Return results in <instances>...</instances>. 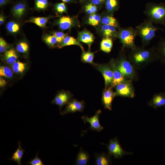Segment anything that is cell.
<instances>
[{"instance_id":"cell-33","label":"cell","mask_w":165,"mask_h":165,"mask_svg":"<svg viewBox=\"0 0 165 165\" xmlns=\"http://www.w3.org/2000/svg\"><path fill=\"white\" fill-rule=\"evenodd\" d=\"M48 0H35V7L38 10H45L49 6Z\"/></svg>"},{"instance_id":"cell-36","label":"cell","mask_w":165,"mask_h":165,"mask_svg":"<svg viewBox=\"0 0 165 165\" xmlns=\"http://www.w3.org/2000/svg\"><path fill=\"white\" fill-rule=\"evenodd\" d=\"M28 49L29 46L28 44L24 41L19 42L16 46L17 50L21 53H27L28 50Z\"/></svg>"},{"instance_id":"cell-14","label":"cell","mask_w":165,"mask_h":165,"mask_svg":"<svg viewBox=\"0 0 165 165\" xmlns=\"http://www.w3.org/2000/svg\"><path fill=\"white\" fill-rule=\"evenodd\" d=\"M27 9L26 3L23 1L19 2L13 6L12 9L11 13L14 17L17 19H20L24 16Z\"/></svg>"},{"instance_id":"cell-45","label":"cell","mask_w":165,"mask_h":165,"mask_svg":"<svg viewBox=\"0 0 165 165\" xmlns=\"http://www.w3.org/2000/svg\"><path fill=\"white\" fill-rule=\"evenodd\" d=\"M5 20V17L2 14H1L0 15V24L2 25L4 22Z\"/></svg>"},{"instance_id":"cell-1","label":"cell","mask_w":165,"mask_h":165,"mask_svg":"<svg viewBox=\"0 0 165 165\" xmlns=\"http://www.w3.org/2000/svg\"><path fill=\"white\" fill-rule=\"evenodd\" d=\"M145 48L136 46L129 53L128 59L136 69H141L158 60L155 46L148 49Z\"/></svg>"},{"instance_id":"cell-7","label":"cell","mask_w":165,"mask_h":165,"mask_svg":"<svg viewBox=\"0 0 165 165\" xmlns=\"http://www.w3.org/2000/svg\"><path fill=\"white\" fill-rule=\"evenodd\" d=\"M115 93L116 96L134 97L135 95L134 91L131 81L127 79L117 84L116 86Z\"/></svg>"},{"instance_id":"cell-5","label":"cell","mask_w":165,"mask_h":165,"mask_svg":"<svg viewBox=\"0 0 165 165\" xmlns=\"http://www.w3.org/2000/svg\"><path fill=\"white\" fill-rule=\"evenodd\" d=\"M116 66L117 69L126 78L130 80L135 78L136 75L134 67L124 53L120 54Z\"/></svg>"},{"instance_id":"cell-4","label":"cell","mask_w":165,"mask_h":165,"mask_svg":"<svg viewBox=\"0 0 165 165\" xmlns=\"http://www.w3.org/2000/svg\"><path fill=\"white\" fill-rule=\"evenodd\" d=\"M137 36L135 29L131 27L118 28L117 38L119 39L124 49L131 50L135 47V39Z\"/></svg>"},{"instance_id":"cell-24","label":"cell","mask_w":165,"mask_h":165,"mask_svg":"<svg viewBox=\"0 0 165 165\" xmlns=\"http://www.w3.org/2000/svg\"><path fill=\"white\" fill-rule=\"evenodd\" d=\"M89 160L87 152L81 148L77 155L75 163L77 165H86L88 163Z\"/></svg>"},{"instance_id":"cell-39","label":"cell","mask_w":165,"mask_h":165,"mask_svg":"<svg viewBox=\"0 0 165 165\" xmlns=\"http://www.w3.org/2000/svg\"><path fill=\"white\" fill-rule=\"evenodd\" d=\"M38 152L36 153L35 157L27 162V163L31 165H44L43 163L38 156Z\"/></svg>"},{"instance_id":"cell-42","label":"cell","mask_w":165,"mask_h":165,"mask_svg":"<svg viewBox=\"0 0 165 165\" xmlns=\"http://www.w3.org/2000/svg\"><path fill=\"white\" fill-rule=\"evenodd\" d=\"M106 0H91L92 3L96 6L101 5L105 3Z\"/></svg>"},{"instance_id":"cell-11","label":"cell","mask_w":165,"mask_h":165,"mask_svg":"<svg viewBox=\"0 0 165 165\" xmlns=\"http://www.w3.org/2000/svg\"><path fill=\"white\" fill-rule=\"evenodd\" d=\"M84 106V103L83 101L73 99L68 103L65 109L61 114L63 115L69 113L81 112L83 110Z\"/></svg>"},{"instance_id":"cell-27","label":"cell","mask_w":165,"mask_h":165,"mask_svg":"<svg viewBox=\"0 0 165 165\" xmlns=\"http://www.w3.org/2000/svg\"><path fill=\"white\" fill-rule=\"evenodd\" d=\"M50 18V17H32L25 21V22L33 23L40 27L44 28L46 27V24Z\"/></svg>"},{"instance_id":"cell-22","label":"cell","mask_w":165,"mask_h":165,"mask_svg":"<svg viewBox=\"0 0 165 165\" xmlns=\"http://www.w3.org/2000/svg\"><path fill=\"white\" fill-rule=\"evenodd\" d=\"M71 45H78L81 47L83 51H84L82 45L78 40H77L73 37L68 36L64 38L59 44L57 47L59 48H61L66 46Z\"/></svg>"},{"instance_id":"cell-8","label":"cell","mask_w":165,"mask_h":165,"mask_svg":"<svg viewBox=\"0 0 165 165\" xmlns=\"http://www.w3.org/2000/svg\"><path fill=\"white\" fill-rule=\"evenodd\" d=\"M97 68L104 77L105 89L111 86L113 79V73L111 67L107 64H103L97 65Z\"/></svg>"},{"instance_id":"cell-28","label":"cell","mask_w":165,"mask_h":165,"mask_svg":"<svg viewBox=\"0 0 165 165\" xmlns=\"http://www.w3.org/2000/svg\"><path fill=\"white\" fill-rule=\"evenodd\" d=\"M112 39L111 38H105L102 40L100 44L101 50L108 53L111 51L113 45Z\"/></svg>"},{"instance_id":"cell-32","label":"cell","mask_w":165,"mask_h":165,"mask_svg":"<svg viewBox=\"0 0 165 165\" xmlns=\"http://www.w3.org/2000/svg\"><path fill=\"white\" fill-rule=\"evenodd\" d=\"M25 68V64L19 61H16L12 64V70L15 73H22Z\"/></svg>"},{"instance_id":"cell-31","label":"cell","mask_w":165,"mask_h":165,"mask_svg":"<svg viewBox=\"0 0 165 165\" xmlns=\"http://www.w3.org/2000/svg\"><path fill=\"white\" fill-rule=\"evenodd\" d=\"M94 57V53L90 51L85 52L83 51L81 56V59L82 61L92 64H94L93 62Z\"/></svg>"},{"instance_id":"cell-40","label":"cell","mask_w":165,"mask_h":165,"mask_svg":"<svg viewBox=\"0 0 165 165\" xmlns=\"http://www.w3.org/2000/svg\"><path fill=\"white\" fill-rule=\"evenodd\" d=\"M52 34L57 38L59 45L64 38L67 36L66 34L62 32L54 31L52 32Z\"/></svg>"},{"instance_id":"cell-26","label":"cell","mask_w":165,"mask_h":165,"mask_svg":"<svg viewBox=\"0 0 165 165\" xmlns=\"http://www.w3.org/2000/svg\"><path fill=\"white\" fill-rule=\"evenodd\" d=\"M101 19V23L102 24L112 26L118 28L119 27L118 21L112 16L108 13Z\"/></svg>"},{"instance_id":"cell-23","label":"cell","mask_w":165,"mask_h":165,"mask_svg":"<svg viewBox=\"0 0 165 165\" xmlns=\"http://www.w3.org/2000/svg\"><path fill=\"white\" fill-rule=\"evenodd\" d=\"M17 58V55L13 49L7 50L4 55V60L7 64H13L16 61Z\"/></svg>"},{"instance_id":"cell-41","label":"cell","mask_w":165,"mask_h":165,"mask_svg":"<svg viewBox=\"0 0 165 165\" xmlns=\"http://www.w3.org/2000/svg\"><path fill=\"white\" fill-rule=\"evenodd\" d=\"M8 48L7 44L6 41L2 38H0V52L1 53H5Z\"/></svg>"},{"instance_id":"cell-10","label":"cell","mask_w":165,"mask_h":165,"mask_svg":"<svg viewBox=\"0 0 165 165\" xmlns=\"http://www.w3.org/2000/svg\"><path fill=\"white\" fill-rule=\"evenodd\" d=\"M112 88L110 86L105 89L102 97V102L105 108L110 110L112 109V101L116 96V93L113 92Z\"/></svg>"},{"instance_id":"cell-12","label":"cell","mask_w":165,"mask_h":165,"mask_svg":"<svg viewBox=\"0 0 165 165\" xmlns=\"http://www.w3.org/2000/svg\"><path fill=\"white\" fill-rule=\"evenodd\" d=\"M110 64L113 73V79L110 86L113 88L115 87L117 84L125 81L127 79L117 69L116 62L113 59L111 60Z\"/></svg>"},{"instance_id":"cell-43","label":"cell","mask_w":165,"mask_h":165,"mask_svg":"<svg viewBox=\"0 0 165 165\" xmlns=\"http://www.w3.org/2000/svg\"><path fill=\"white\" fill-rule=\"evenodd\" d=\"M11 0H0V6L2 7L8 3Z\"/></svg>"},{"instance_id":"cell-20","label":"cell","mask_w":165,"mask_h":165,"mask_svg":"<svg viewBox=\"0 0 165 165\" xmlns=\"http://www.w3.org/2000/svg\"><path fill=\"white\" fill-rule=\"evenodd\" d=\"M74 20L72 18L68 16H64L60 18L58 22L60 29L65 30L71 28L73 25Z\"/></svg>"},{"instance_id":"cell-29","label":"cell","mask_w":165,"mask_h":165,"mask_svg":"<svg viewBox=\"0 0 165 165\" xmlns=\"http://www.w3.org/2000/svg\"><path fill=\"white\" fill-rule=\"evenodd\" d=\"M20 25L18 23L14 21L8 22L6 25V28L7 31L11 34L18 33L20 30Z\"/></svg>"},{"instance_id":"cell-16","label":"cell","mask_w":165,"mask_h":165,"mask_svg":"<svg viewBox=\"0 0 165 165\" xmlns=\"http://www.w3.org/2000/svg\"><path fill=\"white\" fill-rule=\"evenodd\" d=\"M95 37L89 31L84 30L79 32L78 39L79 41L87 44L90 49L91 45L94 42Z\"/></svg>"},{"instance_id":"cell-44","label":"cell","mask_w":165,"mask_h":165,"mask_svg":"<svg viewBox=\"0 0 165 165\" xmlns=\"http://www.w3.org/2000/svg\"><path fill=\"white\" fill-rule=\"evenodd\" d=\"M7 83L6 81L1 77H0V86L2 87L4 86Z\"/></svg>"},{"instance_id":"cell-3","label":"cell","mask_w":165,"mask_h":165,"mask_svg":"<svg viewBox=\"0 0 165 165\" xmlns=\"http://www.w3.org/2000/svg\"><path fill=\"white\" fill-rule=\"evenodd\" d=\"M151 22L146 20L137 26L135 28L137 35L141 38L142 46L145 47L156 36V31L160 28L154 26Z\"/></svg>"},{"instance_id":"cell-2","label":"cell","mask_w":165,"mask_h":165,"mask_svg":"<svg viewBox=\"0 0 165 165\" xmlns=\"http://www.w3.org/2000/svg\"><path fill=\"white\" fill-rule=\"evenodd\" d=\"M144 13L148 20L165 27V3L148 2L146 5Z\"/></svg>"},{"instance_id":"cell-9","label":"cell","mask_w":165,"mask_h":165,"mask_svg":"<svg viewBox=\"0 0 165 165\" xmlns=\"http://www.w3.org/2000/svg\"><path fill=\"white\" fill-rule=\"evenodd\" d=\"M101 111L99 110L97 111L93 116L89 118L86 116L82 117V119L84 123L88 122L90 124V128L92 130L97 131H101L103 127L100 123L99 117Z\"/></svg>"},{"instance_id":"cell-25","label":"cell","mask_w":165,"mask_h":165,"mask_svg":"<svg viewBox=\"0 0 165 165\" xmlns=\"http://www.w3.org/2000/svg\"><path fill=\"white\" fill-rule=\"evenodd\" d=\"M105 4L107 13L112 15L119 9V0H106Z\"/></svg>"},{"instance_id":"cell-30","label":"cell","mask_w":165,"mask_h":165,"mask_svg":"<svg viewBox=\"0 0 165 165\" xmlns=\"http://www.w3.org/2000/svg\"><path fill=\"white\" fill-rule=\"evenodd\" d=\"M43 39L45 43L50 47L58 46L59 45L57 38L53 35H45L43 37Z\"/></svg>"},{"instance_id":"cell-21","label":"cell","mask_w":165,"mask_h":165,"mask_svg":"<svg viewBox=\"0 0 165 165\" xmlns=\"http://www.w3.org/2000/svg\"><path fill=\"white\" fill-rule=\"evenodd\" d=\"M18 143V148L13 153L11 157L9 160L13 161L16 163L18 165H21L22 164L21 160L25 150L21 147V141H19Z\"/></svg>"},{"instance_id":"cell-13","label":"cell","mask_w":165,"mask_h":165,"mask_svg":"<svg viewBox=\"0 0 165 165\" xmlns=\"http://www.w3.org/2000/svg\"><path fill=\"white\" fill-rule=\"evenodd\" d=\"M148 105L156 109L162 107L165 108V92L155 94L148 102Z\"/></svg>"},{"instance_id":"cell-34","label":"cell","mask_w":165,"mask_h":165,"mask_svg":"<svg viewBox=\"0 0 165 165\" xmlns=\"http://www.w3.org/2000/svg\"><path fill=\"white\" fill-rule=\"evenodd\" d=\"M13 73L12 70L9 67L5 66L0 67V76L8 78L12 77Z\"/></svg>"},{"instance_id":"cell-6","label":"cell","mask_w":165,"mask_h":165,"mask_svg":"<svg viewBox=\"0 0 165 165\" xmlns=\"http://www.w3.org/2000/svg\"><path fill=\"white\" fill-rule=\"evenodd\" d=\"M107 148L108 153L116 159L122 158L126 155L132 154L131 152H127L123 150L117 137L110 140Z\"/></svg>"},{"instance_id":"cell-37","label":"cell","mask_w":165,"mask_h":165,"mask_svg":"<svg viewBox=\"0 0 165 165\" xmlns=\"http://www.w3.org/2000/svg\"><path fill=\"white\" fill-rule=\"evenodd\" d=\"M85 9L87 13L91 15L96 13L97 10V8L96 6L92 3H89L85 5Z\"/></svg>"},{"instance_id":"cell-47","label":"cell","mask_w":165,"mask_h":165,"mask_svg":"<svg viewBox=\"0 0 165 165\" xmlns=\"http://www.w3.org/2000/svg\"><path fill=\"white\" fill-rule=\"evenodd\" d=\"M81 1H85V0H80Z\"/></svg>"},{"instance_id":"cell-35","label":"cell","mask_w":165,"mask_h":165,"mask_svg":"<svg viewBox=\"0 0 165 165\" xmlns=\"http://www.w3.org/2000/svg\"><path fill=\"white\" fill-rule=\"evenodd\" d=\"M101 16L97 14H93L90 15L88 18V24L93 26H96L101 22Z\"/></svg>"},{"instance_id":"cell-17","label":"cell","mask_w":165,"mask_h":165,"mask_svg":"<svg viewBox=\"0 0 165 165\" xmlns=\"http://www.w3.org/2000/svg\"><path fill=\"white\" fill-rule=\"evenodd\" d=\"M155 47L158 60L165 65V37H161Z\"/></svg>"},{"instance_id":"cell-38","label":"cell","mask_w":165,"mask_h":165,"mask_svg":"<svg viewBox=\"0 0 165 165\" xmlns=\"http://www.w3.org/2000/svg\"><path fill=\"white\" fill-rule=\"evenodd\" d=\"M54 8L55 11L58 13H62L67 12L66 6L64 2L56 4Z\"/></svg>"},{"instance_id":"cell-15","label":"cell","mask_w":165,"mask_h":165,"mask_svg":"<svg viewBox=\"0 0 165 165\" xmlns=\"http://www.w3.org/2000/svg\"><path fill=\"white\" fill-rule=\"evenodd\" d=\"M100 28L101 33L104 38H111L112 39L117 38L118 28L111 25L102 24Z\"/></svg>"},{"instance_id":"cell-46","label":"cell","mask_w":165,"mask_h":165,"mask_svg":"<svg viewBox=\"0 0 165 165\" xmlns=\"http://www.w3.org/2000/svg\"><path fill=\"white\" fill-rule=\"evenodd\" d=\"M64 2H70L72 1V0H61Z\"/></svg>"},{"instance_id":"cell-19","label":"cell","mask_w":165,"mask_h":165,"mask_svg":"<svg viewBox=\"0 0 165 165\" xmlns=\"http://www.w3.org/2000/svg\"><path fill=\"white\" fill-rule=\"evenodd\" d=\"M95 163L97 165H108L111 163V156L108 153H102L95 156Z\"/></svg>"},{"instance_id":"cell-18","label":"cell","mask_w":165,"mask_h":165,"mask_svg":"<svg viewBox=\"0 0 165 165\" xmlns=\"http://www.w3.org/2000/svg\"><path fill=\"white\" fill-rule=\"evenodd\" d=\"M71 94L68 93L62 92L58 93L52 101V103L61 107L66 104L71 97Z\"/></svg>"}]
</instances>
